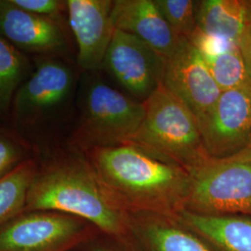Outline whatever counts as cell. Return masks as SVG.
<instances>
[{"mask_svg":"<svg viewBox=\"0 0 251 251\" xmlns=\"http://www.w3.org/2000/svg\"><path fill=\"white\" fill-rule=\"evenodd\" d=\"M13 5L33 14L55 19L66 8L65 1L58 0H9ZM56 20V19H55Z\"/></svg>","mask_w":251,"mask_h":251,"instance_id":"7402d4cb","label":"cell"},{"mask_svg":"<svg viewBox=\"0 0 251 251\" xmlns=\"http://www.w3.org/2000/svg\"><path fill=\"white\" fill-rule=\"evenodd\" d=\"M37 170L36 162L29 158L0 179V227L24 213Z\"/></svg>","mask_w":251,"mask_h":251,"instance_id":"2e32d148","label":"cell"},{"mask_svg":"<svg viewBox=\"0 0 251 251\" xmlns=\"http://www.w3.org/2000/svg\"><path fill=\"white\" fill-rule=\"evenodd\" d=\"M26 58L4 37L0 36V111L12 104L19 87L25 80L28 71Z\"/></svg>","mask_w":251,"mask_h":251,"instance_id":"ac0fdd59","label":"cell"},{"mask_svg":"<svg viewBox=\"0 0 251 251\" xmlns=\"http://www.w3.org/2000/svg\"><path fill=\"white\" fill-rule=\"evenodd\" d=\"M175 35L190 39L198 28V2L193 0H154Z\"/></svg>","mask_w":251,"mask_h":251,"instance_id":"ffe728a7","label":"cell"},{"mask_svg":"<svg viewBox=\"0 0 251 251\" xmlns=\"http://www.w3.org/2000/svg\"><path fill=\"white\" fill-rule=\"evenodd\" d=\"M144 102L145 116L130 143L188 172L210 158L197 118L163 84Z\"/></svg>","mask_w":251,"mask_h":251,"instance_id":"3957f363","label":"cell"},{"mask_svg":"<svg viewBox=\"0 0 251 251\" xmlns=\"http://www.w3.org/2000/svg\"><path fill=\"white\" fill-rule=\"evenodd\" d=\"M200 131L211 158L226 157L251 146V86L222 91Z\"/></svg>","mask_w":251,"mask_h":251,"instance_id":"9c48e42d","label":"cell"},{"mask_svg":"<svg viewBox=\"0 0 251 251\" xmlns=\"http://www.w3.org/2000/svg\"><path fill=\"white\" fill-rule=\"evenodd\" d=\"M72 87L73 74L67 65L54 59L41 60L15 93L13 117L21 125L36 124L67 99Z\"/></svg>","mask_w":251,"mask_h":251,"instance_id":"30bf717a","label":"cell"},{"mask_svg":"<svg viewBox=\"0 0 251 251\" xmlns=\"http://www.w3.org/2000/svg\"><path fill=\"white\" fill-rule=\"evenodd\" d=\"M69 25L77 44L81 68L96 71L103 67L116 28L112 0H67Z\"/></svg>","mask_w":251,"mask_h":251,"instance_id":"8fae6325","label":"cell"},{"mask_svg":"<svg viewBox=\"0 0 251 251\" xmlns=\"http://www.w3.org/2000/svg\"><path fill=\"white\" fill-rule=\"evenodd\" d=\"M0 36L17 49L33 52H58L65 47L59 22L0 1Z\"/></svg>","mask_w":251,"mask_h":251,"instance_id":"7c38bea8","label":"cell"},{"mask_svg":"<svg viewBox=\"0 0 251 251\" xmlns=\"http://www.w3.org/2000/svg\"><path fill=\"white\" fill-rule=\"evenodd\" d=\"M88 152L100 178L126 211L167 213L184 208L190 174L179 165L133 143Z\"/></svg>","mask_w":251,"mask_h":251,"instance_id":"6da1fadb","label":"cell"},{"mask_svg":"<svg viewBox=\"0 0 251 251\" xmlns=\"http://www.w3.org/2000/svg\"><path fill=\"white\" fill-rule=\"evenodd\" d=\"M248 20L249 3L246 0H204L198 4V31L237 46Z\"/></svg>","mask_w":251,"mask_h":251,"instance_id":"9a60e30c","label":"cell"},{"mask_svg":"<svg viewBox=\"0 0 251 251\" xmlns=\"http://www.w3.org/2000/svg\"><path fill=\"white\" fill-rule=\"evenodd\" d=\"M248 3H249V20L238 47L251 76V0H248Z\"/></svg>","mask_w":251,"mask_h":251,"instance_id":"603a6c76","label":"cell"},{"mask_svg":"<svg viewBox=\"0 0 251 251\" xmlns=\"http://www.w3.org/2000/svg\"><path fill=\"white\" fill-rule=\"evenodd\" d=\"M103 66L125 90L144 101L161 86L166 59L137 36L116 29Z\"/></svg>","mask_w":251,"mask_h":251,"instance_id":"ba28073f","label":"cell"},{"mask_svg":"<svg viewBox=\"0 0 251 251\" xmlns=\"http://www.w3.org/2000/svg\"><path fill=\"white\" fill-rule=\"evenodd\" d=\"M162 84L191 110L199 128L222 93L202 54L186 38H181L175 51L166 59Z\"/></svg>","mask_w":251,"mask_h":251,"instance_id":"52a82bcc","label":"cell"},{"mask_svg":"<svg viewBox=\"0 0 251 251\" xmlns=\"http://www.w3.org/2000/svg\"><path fill=\"white\" fill-rule=\"evenodd\" d=\"M112 20L116 29L137 36L165 59L181 39L163 18L154 0H116Z\"/></svg>","mask_w":251,"mask_h":251,"instance_id":"4fadbf2b","label":"cell"},{"mask_svg":"<svg viewBox=\"0 0 251 251\" xmlns=\"http://www.w3.org/2000/svg\"><path fill=\"white\" fill-rule=\"evenodd\" d=\"M202 54L221 91L251 86V76L239 48L216 54Z\"/></svg>","mask_w":251,"mask_h":251,"instance_id":"e0dca14e","label":"cell"},{"mask_svg":"<svg viewBox=\"0 0 251 251\" xmlns=\"http://www.w3.org/2000/svg\"><path fill=\"white\" fill-rule=\"evenodd\" d=\"M147 227V237L154 251H211L193 234L164 221L152 220Z\"/></svg>","mask_w":251,"mask_h":251,"instance_id":"d6986e66","label":"cell"},{"mask_svg":"<svg viewBox=\"0 0 251 251\" xmlns=\"http://www.w3.org/2000/svg\"><path fill=\"white\" fill-rule=\"evenodd\" d=\"M28 146L13 133L0 129V179L29 159Z\"/></svg>","mask_w":251,"mask_h":251,"instance_id":"44dd1931","label":"cell"},{"mask_svg":"<svg viewBox=\"0 0 251 251\" xmlns=\"http://www.w3.org/2000/svg\"><path fill=\"white\" fill-rule=\"evenodd\" d=\"M179 215L183 225L225 251H251V220L205 215L186 209H181Z\"/></svg>","mask_w":251,"mask_h":251,"instance_id":"5bb4252c","label":"cell"},{"mask_svg":"<svg viewBox=\"0 0 251 251\" xmlns=\"http://www.w3.org/2000/svg\"><path fill=\"white\" fill-rule=\"evenodd\" d=\"M145 116L144 101H136L101 81H92L84 94L80 121L75 131V147L95 148L128 144Z\"/></svg>","mask_w":251,"mask_h":251,"instance_id":"5b68a950","label":"cell"},{"mask_svg":"<svg viewBox=\"0 0 251 251\" xmlns=\"http://www.w3.org/2000/svg\"><path fill=\"white\" fill-rule=\"evenodd\" d=\"M49 210L77 217L103 233L119 236L127 211L100 178L89 159L61 155L38 167L24 212Z\"/></svg>","mask_w":251,"mask_h":251,"instance_id":"7a4b0ae2","label":"cell"},{"mask_svg":"<svg viewBox=\"0 0 251 251\" xmlns=\"http://www.w3.org/2000/svg\"><path fill=\"white\" fill-rule=\"evenodd\" d=\"M94 251H108V250H104V249H98V250H95Z\"/></svg>","mask_w":251,"mask_h":251,"instance_id":"cb8c5ba5","label":"cell"},{"mask_svg":"<svg viewBox=\"0 0 251 251\" xmlns=\"http://www.w3.org/2000/svg\"><path fill=\"white\" fill-rule=\"evenodd\" d=\"M86 223L57 211L24 212L0 227V251H67L88 235Z\"/></svg>","mask_w":251,"mask_h":251,"instance_id":"8992f818","label":"cell"},{"mask_svg":"<svg viewBox=\"0 0 251 251\" xmlns=\"http://www.w3.org/2000/svg\"><path fill=\"white\" fill-rule=\"evenodd\" d=\"M189 174L183 209L205 215H251V145L226 157H210Z\"/></svg>","mask_w":251,"mask_h":251,"instance_id":"277c9868","label":"cell"}]
</instances>
